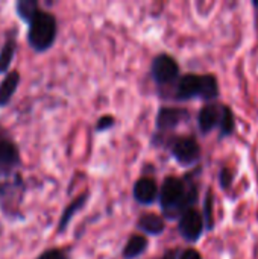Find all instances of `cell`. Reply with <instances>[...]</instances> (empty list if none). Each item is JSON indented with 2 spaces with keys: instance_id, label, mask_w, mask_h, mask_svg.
<instances>
[{
  "instance_id": "1",
  "label": "cell",
  "mask_w": 258,
  "mask_h": 259,
  "mask_svg": "<svg viewBox=\"0 0 258 259\" xmlns=\"http://www.w3.org/2000/svg\"><path fill=\"white\" fill-rule=\"evenodd\" d=\"M158 200L164 219L176 220L198 200V188L190 181L186 182L176 176H167L158 188Z\"/></svg>"
},
{
  "instance_id": "2",
  "label": "cell",
  "mask_w": 258,
  "mask_h": 259,
  "mask_svg": "<svg viewBox=\"0 0 258 259\" xmlns=\"http://www.w3.org/2000/svg\"><path fill=\"white\" fill-rule=\"evenodd\" d=\"M27 24H29L27 27L29 46L38 53L49 52L53 47L58 35V21L55 15L40 9Z\"/></svg>"
},
{
  "instance_id": "3",
  "label": "cell",
  "mask_w": 258,
  "mask_h": 259,
  "mask_svg": "<svg viewBox=\"0 0 258 259\" xmlns=\"http://www.w3.org/2000/svg\"><path fill=\"white\" fill-rule=\"evenodd\" d=\"M219 96L217 79L213 74H184L178 79L175 99L178 100H192L204 99L207 102L214 100Z\"/></svg>"
},
{
  "instance_id": "4",
  "label": "cell",
  "mask_w": 258,
  "mask_h": 259,
  "mask_svg": "<svg viewBox=\"0 0 258 259\" xmlns=\"http://www.w3.org/2000/svg\"><path fill=\"white\" fill-rule=\"evenodd\" d=\"M21 165V155L17 143L0 124V178H8Z\"/></svg>"
},
{
  "instance_id": "5",
  "label": "cell",
  "mask_w": 258,
  "mask_h": 259,
  "mask_svg": "<svg viewBox=\"0 0 258 259\" xmlns=\"http://www.w3.org/2000/svg\"><path fill=\"white\" fill-rule=\"evenodd\" d=\"M151 74L157 85L166 87L179 79V65L173 56L167 53H160L152 61Z\"/></svg>"
},
{
  "instance_id": "6",
  "label": "cell",
  "mask_w": 258,
  "mask_h": 259,
  "mask_svg": "<svg viewBox=\"0 0 258 259\" xmlns=\"http://www.w3.org/2000/svg\"><path fill=\"white\" fill-rule=\"evenodd\" d=\"M170 153L182 167L196 164L201 158V147L193 137H178L170 143Z\"/></svg>"
},
{
  "instance_id": "7",
  "label": "cell",
  "mask_w": 258,
  "mask_h": 259,
  "mask_svg": "<svg viewBox=\"0 0 258 259\" xmlns=\"http://www.w3.org/2000/svg\"><path fill=\"white\" fill-rule=\"evenodd\" d=\"M204 228H205V223H204V217L202 214L195 209V208H190L187 209L179 219H178V231L181 234V237L189 241V243H196L199 241V238L202 237L204 234Z\"/></svg>"
},
{
  "instance_id": "8",
  "label": "cell",
  "mask_w": 258,
  "mask_h": 259,
  "mask_svg": "<svg viewBox=\"0 0 258 259\" xmlns=\"http://www.w3.org/2000/svg\"><path fill=\"white\" fill-rule=\"evenodd\" d=\"M189 118V111L184 108H173V106H163L160 108L157 118H155V126L157 131L160 132H167L176 129L182 121Z\"/></svg>"
},
{
  "instance_id": "9",
  "label": "cell",
  "mask_w": 258,
  "mask_h": 259,
  "mask_svg": "<svg viewBox=\"0 0 258 259\" xmlns=\"http://www.w3.org/2000/svg\"><path fill=\"white\" fill-rule=\"evenodd\" d=\"M132 194L137 203L151 206L158 200V185L152 178H140L132 188Z\"/></svg>"
},
{
  "instance_id": "10",
  "label": "cell",
  "mask_w": 258,
  "mask_h": 259,
  "mask_svg": "<svg viewBox=\"0 0 258 259\" xmlns=\"http://www.w3.org/2000/svg\"><path fill=\"white\" fill-rule=\"evenodd\" d=\"M222 115V106L216 103H207L198 114V127L205 135L210 134L214 127H219Z\"/></svg>"
},
{
  "instance_id": "11",
  "label": "cell",
  "mask_w": 258,
  "mask_h": 259,
  "mask_svg": "<svg viewBox=\"0 0 258 259\" xmlns=\"http://www.w3.org/2000/svg\"><path fill=\"white\" fill-rule=\"evenodd\" d=\"M88 199H90V193L88 191H84L82 194H79L78 197H75L68 203V206H65V209L62 211V214L59 217V222H58V226H56V234H64L67 231L70 222L75 219V215L78 212H81L85 208Z\"/></svg>"
},
{
  "instance_id": "12",
  "label": "cell",
  "mask_w": 258,
  "mask_h": 259,
  "mask_svg": "<svg viewBox=\"0 0 258 259\" xmlns=\"http://www.w3.org/2000/svg\"><path fill=\"white\" fill-rule=\"evenodd\" d=\"M137 229L146 235L158 237L166 231V220H164V217L154 214V212L141 214L137 222Z\"/></svg>"
},
{
  "instance_id": "13",
  "label": "cell",
  "mask_w": 258,
  "mask_h": 259,
  "mask_svg": "<svg viewBox=\"0 0 258 259\" xmlns=\"http://www.w3.org/2000/svg\"><path fill=\"white\" fill-rule=\"evenodd\" d=\"M17 52V29H11L0 47V74H6Z\"/></svg>"
},
{
  "instance_id": "14",
  "label": "cell",
  "mask_w": 258,
  "mask_h": 259,
  "mask_svg": "<svg viewBox=\"0 0 258 259\" xmlns=\"http://www.w3.org/2000/svg\"><path fill=\"white\" fill-rule=\"evenodd\" d=\"M20 85V73L17 70L8 71L0 82V108H6Z\"/></svg>"
},
{
  "instance_id": "15",
  "label": "cell",
  "mask_w": 258,
  "mask_h": 259,
  "mask_svg": "<svg viewBox=\"0 0 258 259\" xmlns=\"http://www.w3.org/2000/svg\"><path fill=\"white\" fill-rule=\"evenodd\" d=\"M148 247H149V241H148V238L144 235L132 234L128 238V241H126V244H125V247L122 250V256H123V259L140 258L148 250Z\"/></svg>"
},
{
  "instance_id": "16",
  "label": "cell",
  "mask_w": 258,
  "mask_h": 259,
  "mask_svg": "<svg viewBox=\"0 0 258 259\" xmlns=\"http://www.w3.org/2000/svg\"><path fill=\"white\" fill-rule=\"evenodd\" d=\"M38 11H40L38 0H18L15 3V12L21 21L29 23Z\"/></svg>"
},
{
  "instance_id": "17",
  "label": "cell",
  "mask_w": 258,
  "mask_h": 259,
  "mask_svg": "<svg viewBox=\"0 0 258 259\" xmlns=\"http://www.w3.org/2000/svg\"><path fill=\"white\" fill-rule=\"evenodd\" d=\"M219 129H220V137H230L234 131V117H233V111L228 106H222Z\"/></svg>"
},
{
  "instance_id": "18",
  "label": "cell",
  "mask_w": 258,
  "mask_h": 259,
  "mask_svg": "<svg viewBox=\"0 0 258 259\" xmlns=\"http://www.w3.org/2000/svg\"><path fill=\"white\" fill-rule=\"evenodd\" d=\"M114 124H116V118H114L113 115H103V117H100V118L97 120L94 131H96L97 134H102V132L109 131L111 127H114Z\"/></svg>"
},
{
  "instance_id": "19",
  "label": "cell",
  "mask_w": 258,
  "mask_h": 259,
  "mask_svg": "<svg viewBox=\"0 0 258 259\" xmlns=\"http://www.w3.org/2000/svg\"><path fill=\"white\" fill-rule=\"evenodd\" d=\"M36 259H68V255L65 253L64 249H58V247H52L44 250Z\"/></svg>"
},
{
  "instance_id": "20",
  "label": "cell",
  "mask_w": 258,
  "mask_h": 259,
  "mask_svg": "<svg viewBox=\"0 0 258 259\" xmlns=\"http://www.w3.org/2000/svg\"><path fill=\"white\" fill-rule=\"evenodd\" d=\"M213 199H211V194L208 193L207 194V197H205V215H202L204 217V223L207 225V228L208 229H211L213 228V214H211V209H213Z\"/></svg>"
},
{
  "instance_id": "21",
  "label": "cell",
  "mask_w": 258,
  "mask_h": 259,
  "mask_svg": "<svg viewBox=\"0 0 258 259\" xmlns=\"http://www.w3.org/2000/svg\"><path fill=\"white\" fill-rule=\"evenodd\" d=\"M233 178H234V175H233V171H231L230 168H222V170H220V175H219L220 187H222L224 190L230 188L231 184H233Z\"/></svg>"
},
{
  "instance_id": "22",
  "label": "cell",
  "mask_w": 258,
  "mask_h": 259,
  "mask_svg": "<svg viewBox=\"0 0 258 259\" xmlns=\"http://www.w3.org/2000/svg\"><path fill=\"white\" fill-rule=\"evenodd\" d=\"M178 259H202L201 256V253L196 250V249H186V250H182L181 252V255L178 256Z\"/></svg>"
},
{
  "instance_id": "23",
  "label": "cell",
  "mask_w": 258,
  "mask_h": 259,
  "mask_svg": "<svg viewBox=\"0 0 258 259\" xmlns=\"http://www.w3.org/2000/svg\"><path fill=\"white\" fill-rule=\"evenodd\" d=\"M161 259H178V255H176V250H169L164 253V256Z\"/></svg>"
},
{
  "instance_id": "24",
  "label": "cell",
  "mask_w": 258,
  "mask_h": 259,
  "mask_svg": "<svg viewBox=\"0 0 258 259\" xmlns=\"http://www.w3.org/2000/svg\"><path fill=\"white\" fill-rule=\"evenodd\" d=\"M8 188H9L8 184H0V199L8 194Z\"/></svg>"
}]
</instances>
